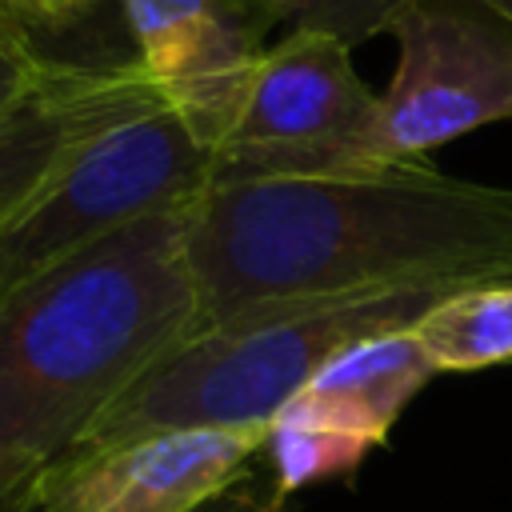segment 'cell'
Segmentation results:
<instances>
[{
	"instance_id": "obj_1",
	"label": "cell",
	"mask_w": 512,
	"mask_h": 512,
	"mask_svg": "<svg viewBox=\"0 0 512 512\" xmlns=\"http://www.w3.org/2000/svg\"><path fill=\"white\" fill-rule=\"evenodd\" d=\"M200 328L268 300L512 280V188L432 160L344 176L216 180L188 208Z\"/></svg>"
},
{
	"instance_id": "obj_12",
	"label": "cell",
	"mask_w": 512,
	"mask_h": 512,
	"mask_svg": "<svg viewBox=\"0 0 512 512\" xmlns=\"http://www.w3.org/2000/svg\"><path fill=\"white\" fill-rule=\"evenodd\" d=\"M272 476H276V492L292 496L304 484L328 480V476H348L360 468V460L372 452L368 440L348 436L324 420H312L304 412L284 408L272 424H268V440H264Z\"/></svg>"
},
{
	"instance_id": "obj_15",
	"label": "cell",
	"mask_w": 512,
	"mask_h": 512,
	"mask_svg": "<svg viewBox=\"0 0 512 512\" xmlns=\"http://www.w3.org/2000/svg\"><path fill=\"white\" fill-rule=\"evenodd\" d=\"M196 512H300L284 492H276V488H256L252 480H244V484H236L232 492H224V496H216L212 504H204V508H196Z\"/></svg>"
},
{
	"instance_id": "obj_3",
	"label": "cell",
	"mask_w": 512,
	"mask_h": 512,
	"mask_svg": "<svg viewBox=\"0 0 512 512\" xmlns=\"http://www.w3.org/2000/svg\"><path fill=\"white\" fill-rule=\"evenodd\" d=\"M452 292L460 288L412 284L240 308L148 368L76 448H104L168 428L268 432L344 344L412 328Z\"/></svg>"
},
{
	"instance_id": "obj_5",
	"label": "cell",
	"mask_w": 512,
	"mask_h": 512,
	"mask_svg": "<svg viewBox=\"0 0 512 512\" xmlns=\"http://www.w3.org/2000/svg\"><path fill=\"white\" fill-rule=\"evenodd\" d=\"M400 44L368 136V168L428 160L440 144L512 120V20L488 0H404Z\"/></svg>"
},
{
	"instance_id": "obj_2",
	"label": "cell",
	"mask_w": 512,
	"mask_h": 512,
	"mask_svg": "<svg viewBox=\"0 0 512 512\" xmlns=\"http://www.w3.org/2000/svg\"><path fill=\"white\" fill-rule=\"evenodd\" d=\"M200 332L188 208L144 216L0 296V460L48 468Z\"/></svg>"
},
{
	"instance_id": "obj_18",
	"label": "cell",
	"mask_w": 512,
	"mask_h": 512,
	"mask_svg": "<svg viewBox=\"0 0 512 512\" xmlns=\"http://www.w3.org/2000/svg\"><path fill=\"white\" fill-rule=\"evenodd\" d=\"M488 4H492V8H500V12L512 20V0H488Z\"/></svg>"
},
{
	"instance_id": "obj_8",
	"label": "cell",
	"mask_w": 512,
	"mask_h": 512,
	"mask_svg": "<svg viewBox=\"0 0 512 512\" xmlns=\"http://www.w3.org/2000/svg\"><path fill=\"white\" fill-rule=\"evenodd\" d=\"M268 432L168 428L72 448L36 476L32 512H196L248 480Z\"/></svg>"
},
{
	"instance_id": "obj_19",
	"label": "cell",
	"mask_w": 512,
	"mask_h": 512,
	"mask_svg": "<svg viewBox=\"0 0 512 512\" xmlns=\"http://www.w3.org/2000/svg\"><path fill=\"white\" fill-rule=\"evenodd\" d=\"M0 4H8V0H0ZM8 8H12V4H8ZM12 12H16V8H12Z\"/></svg>"
},
{
	"instance_id": "obj_13",
	"label": "cell",
	"mask_w": 512,
	"mask_h": 512,
	"mask_svg": "<svg viewBox=\"0 0 512 512\" xmlns=\"http://www.w3.org/2000/svg\"><path fill=\"white\" fill-rule=\"evenodd\" d=\"M280 4H284V24L328 32L356 48L368 36L388 32L404 0H280Z\"/></svg>"
},
{
	"instance_id": "obj_16",
	"label": "cell",
	"mask_w": 512,
	"mask_h": 512,
	"mask_svg": "<svg viewBox=\"0 0 512 512\" xmlns=\"http://www.w3.org/2000/svg\"><path fill=\"white\" fill-rule=\"evenodd\" d=\"M36 476L32 468H16L0 460V512H32L36 500Z\"/></svg>"
},
{
	"instance_id": "obj_10",
	"label": "cell",
	"mask_w": 512,
	"mask_h": 512,
	"mask_svg": "<svg viewBox=\"0 0 512 512\" xmlns=\"http://www.w3.org/2000/svg\"><path fill=\"white\" fill-rule=\"evenodd\" d=\"M436 376L432 356L412 328L380 332L344 344L288 404L312 420H324L348 436L384 444L408 400Z\"/></svg>"
},
{
	"instance_id": "obj_6",
	"label": "cell",
	"mask_w": 512,
	"mask_h": 512,
	"mask_svg": "<svg viewBox=\"0 0 512 512\" xmlns=\"http://www.w3.org/2000/svg\"><path fill=\"white\" fill-rule=\"evenodd\" d=\"M376 112L380 96L352 68V44L292 28L264 52L216 152V180L364 172Z\"/></svg>"
},
{
	"instance_id": "obj_7",
	"label": "cell",
	"mask_w": 512,
	"mask_h": 512,
	"mask_svg": "<svg viewBox=\"0 0 512 512\" xmlns=\"http://www.w3.org/2000/svg\"><path fill=\"white\" fill-rule=\"evenodd\" d=\"M124 20L136 40V60L192 128V136L220 152L228 140L268 32L284 24L280 0H124Z\"/></svg>"
},
{
	"instance_id": "obj_17",
	"label": "cell",
	"mask_w": 512,
	"mask_h": 512,
	"mask_svg": "<svg viewBox=\"0 0 512 512\" xmlns=\"http://www.w3.org/2000/svg\"><path fill=\"white\" fill-rule=\"evenodd\" d=\"M28 24L32 20H52V24H60V20H72V16H80L92 0H8Z\"/></svg>"
},
{
	"instance_id": "obj_14",
	"label": "cell",
	"mask_w": 512,
	"mask_h": 512,
	"mask_svg": "<svg viewBox=\"0 0 512 512\" xmlns=\"http://www.w3.org/2000/svg\"><path fill=\"white\" fill-rule=\"evenodd\" d=\"M56 64L60 60L36 48L28 20L12 12L8 4H0V112L24 100L28 92H36L56 72Z\"/></svg>"
},
{
	"instance_id": "obj_11",
	"label": "cell",
	"mask_w": 512,
	"mask_h": 512,
	"mask_svg": "<svg viewBox=\"0 0 512 512\" xmlns=\"http://www.w3.org/2000/svg\"><path fill=\"white\" fill-rule=\"evenodd\" d=\"M436 372H476L512 360V280L444 296L412 324Z\"/></svg>"
},
{
	"instance_id": "obj_4",
	"label": "cell",
	"mask_w": 512,
	"mask_h": 512,
	"mask_svg": "<svg viewBox=\"0 0 512 512\" xmlns=\"http://www.w3.org/2000/svg\"><path fill=\"white\" fill-rule=\"evenodd\" d=\"M216 184L208 152L176 108L156 104L92 136L0 228V296L56 260L144 216L192 208Z\"/></svg>"
},
{
	"instance_id": "obj_9",
	"label": "cell",
	"mask_w": 512,
	"mask_h": 512,
	"mask_svg": "<svg viewBox=\"0 0 512 512\" xmlns=\"http://www.w3.org/2000/svg\"><path fill=\"white\" fill-rule=\"evenodd\" d=\"M168 104L140 60L68 64L0 112V228L104 128Z\"/></svg>"
}]
</instances>
